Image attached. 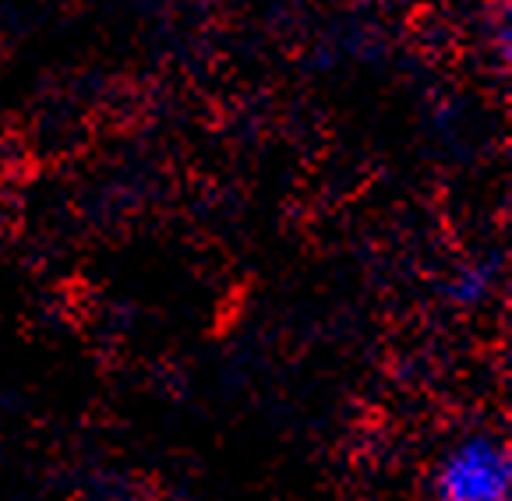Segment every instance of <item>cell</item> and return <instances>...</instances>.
<instances>
[{
  "label": "cell",
  "mask_w": 512,
  "mask_h": 501,
  "mask_svg": "<svg viewBox=\"0 0 512 501\" xmlns=\"http://www.w3.org/2000/svg\"><path fill=\"white\" fill-rule=\"evenodd\" d=\"M435 501H509L512 452L509 442L491 431L467 434L452 445L431 477Z\"/></svg>",
  "instance_id": "obj_1"
},
{
  "label": "cell",
  "mask_w": 512,
  "mask_h": 501,
  "mask_svg": "<svg viewBox=\"0 0 512 501\" xmlns=\"http://www.w3.org/2000/svg\"><path fill=\"white\" fill-rule=\"evenodd\" d=\"M491 286H495V269L491 265H467V269H460L452 276L449 297L456 304H477V300L488 297Z\"/></svg>",
  "instance_id": "obj_2"
}]
</instances>
